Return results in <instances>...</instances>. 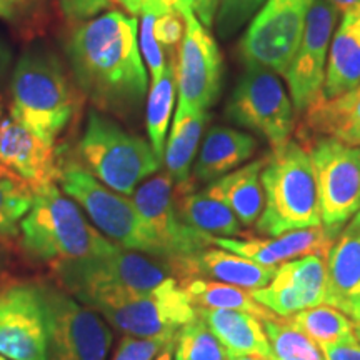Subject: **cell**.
<instances>
[{
  "label": "cell",
  "mask_w": 360,
  "mask_h": 360,
  "mask_svg": "<svg viewBox=\"0 0 360 360\" xmlns=\"http://www.w3.org/2000/svg\"><path fill=\"white\" fill-rule=\"evenodd\" d=\"M72 77L97 110L130 115L142 105L150 77L139 47V20L110 11L82 22L65 40Z\"/></svg>",
  "instance_id": "6da1fadb"
},
{
  "label": "cell",
  "mask_w": 360,
  "mask_h": 360,
  "mask_svg": "<svg viewBox=\"0 0 360 360\" xmlns=\"http://www.w3.org/2000/svg\"><path fill=\"white\" fill-rule=\"evenodd\" d=\"M11 114L53 146L79 107L77 90L62 58L44 44H30L11 75Z\"/></svg>",
  "instance_id": "7a4b0ae2"
},
{
  "label": "cell",
  "mask_w": 360,
  "mask_h": 360,
  "mask_svg": "<svg viewBox=\"0 0 360 360\" xmlns=\"http://www.w3.org/2000/svg\"><path fill=\"white\" fill-rule=\"evenodd\" d=\"M20 236L22 249L30 257L51 265L109 254L119 247L92 227L57 182L34 191L32 205L20 222Z\"/></svg>",
  "instance_id": "3957f363"
},
{
  "label": "cell",
  "mask_w": 360,
  "mask_h": 360,
  "mask_svg": "<svg viewBox=\"0 0 360 360\" xmlns=\"http://www.w3.org/2000/svg\"><path fill=\"white\" fill-rule=\"evenodd\" d=\"M260 182L265 204L257 220L259 233L277 237L322 225L317 180L302 143L289 141L265 155Z\"/></svg>",
  "instance_id": "277c9868"
},
{
  "label": "cell",
  "mask_w": 360,
  "mask_h": 360,
  "mask_svg": "<svg viewBox=\"0 0 360 360\" xmlns=\"http://www.w3.org/2000/svg\"><path fill=\"white\" fill-rule=\"evenodd\" d=\"M52 269L64 290L89 309L125 295L154 290L174 277L165 260L122 247L109 254L57 262Z\"/></svg>",
  "instance_id": "5b68a950"
},
{
  "label": "cell",
  "mask_w": 360,
  "mask_h": 360,
  "mask_svg": "<svg viewBox=\"0 0 360 360\" xmlns=\"http://www.w3.org/2000/svg\"><path fill=\"white\" fill-rule=\"evenodd\" d=\"M79 154L85 170L122 195H134L137 187L159 172L162 165L150 142L97 109L87 114Z\"/></svg>",
  "instance_id": "8992f818"
},
{
  "label": "cell",
  "mask_w": 360,
  "mask_h": 360,
  "mask_svg": "<svg viewBox=\"0 0 360 360\" xmlns=\"http://www.w3.org/2000/svg\"><path fill=\"white\" fill-rule=\"evenodd\" d=\"M57 182L62 192L82 207L97 231L110 238V242L125 250L162 259L159 244L132 200L103 186L75 162L58 165Z\"/></svg>",
  "instance_id": "52a82bcc"
},
{
  "label": "cell",
  "mask_w": 360,
  "mask_h": 360,
  "mask_svg": "<svg viewBox=\"0 0 360 360\" xmlns=\"http://www.w3.org/2000/svg\"><path fill=\"white\" fill-rule=\"evenodd\" d=\"M105 322L125 335L137 339L175 337L197 317L186 287L169 277L154 290L120 297L94 307Z\"/></svg>",
  "instance_id": "ba28073f"
},
{
  "label": "cell",
  "mask_w": 360,
  "mask_h": 360,
  "mask_svg": "<svg viewBox=\"0 0 360 360\" xmlns=\"http://www.w3.org/2000/svg\"><path fill=\"white\" fill-rule=\"evenodd\" d=\"M49 330V360H105L114 334L101 314L60 287L39 285Z\"/></svg>",
  "instance_id": "9c48e42d"
},
{
  "label": "cell",
  "mask_w": 360,
  "mask_h": 360,
  "mask_svg": "<svg viewBox=\"0 0 360 360\" xmlns=\"http://www.w3.org/2000/svg\"><path fill=\"white\" fill-rule=\"evenodd\" d=\"M225 115L231 122L262 135L272 150L285 146L295 127L294 103L277 74L255 65L245 67Z\"/></svg>",
  "instance_id": "30bf717a"
},
{
  "label": "cell",
  "mask_w": 360,
  "mask_h": 360,
  "mask_svg": "<svg viewBox=\"0 0 360 360\" xmlns=\"http://www.w3.org/2000/svg\"><path fill=\"white\" fill-rule=\"evenodd\" d=\"M317 180L322 225L340 232L360 212V147L330 137L300 141Z\"/></svg>",
  "instance_id": "8fae6325"
},
{
  "label": "cell",
  "mask_w": 360,
  "mask_h": 360,
  "mask_svg": "<svg viewBox=\"0 0 360 360\" xmlns=\"http://www.w3.org/2000/svg\"><path fill=\"white\" fill-rule=\"evenodd\" d=\"M312 0H265L240 40V56L247 65L285 74L300 40Z\"/></svg>",
  "instance_id": "7c38bea8"
},
{
  "label": "cell",
  "mask_w": 360,
  "mask_h": 360,
  "mask_svg": "<svg viewBox=\"0 0 360 360\" xmlns=\"http://www.w3.org/2000/svg\"><path fill=\"white\" fill-rule=\"evenodd\" d=\"M175 8L182 13L186 22V34L180 42L175 65L177 105L209 110L220 96L222 53L209 29L200 24L186 4L177 0Z\"/></svg>",
  "instance_id": "4fadbf2b"
},
{
  "label": "cell",
  "mask_w": 360,
  "mask_h": 360,
  "mask_svg": "<svg viewBox=\"0 0 360 360\" xmlns=\"http://www.w3.org/2000/svg\"><path fill=\"white\" fill-rule=\"evenodd\" d=\"M132 202L159 244L165 262L191 257L215 245L214 236L193 229L179 215L174 180L169 174L152 175L142 182L134 192Z\"/></svg>",
  "instance_id": "5bb4252c"
},
{
  "label": "cell",
  "mask_w": 360,
  "mask_h": 360,
  "mask_svg": "<svg viewBox=\"0 0 360 360\" xmlns=\"http://www.w3.org/2000/svg\"><path fill=\"white\" fill-rule=\"evenodd\" d=\"M0 355L8 360H49L47 315L35 283L0 285Z\"/></svg>",
  "instance_id": "9a60e30c"
},
{
  "label": "cell",
  "mask_w": 360,
  "mask_h": 360,
  "mask_svg": "<svg viewBox=\"0 0 360 360\" xmlns=\"http://www.w3.org/2000/svg\"><path fill=\"white\" fill-rule=\"evenodd\" d=\"M339 15L327 0H312L304 37L283 74L297 112H305L322 97L328 51Z\"/></svg>",
  "instance_id": "2e32d148"
},
{
  "label": "cell",
  "mask_w": 360,
  "mask_h": 360,
  "mask_svg": "<svg viewBox=\"0 0 360 360\" xmlns=\"http://www.w3.org/2000/svg\"><path fill=\"white\" fill-rule=\"evenodd\" d=\"M254 299L270 312L290 317L300 310L326 304V259L309 257L289 260L277 269L267 287L252 292Z\"/></svg>",
  "instance_id": "e0dca14e"
},
{
  "label": "cell",
  "mask_w": 360,
  "mask_h": 360,
  "mask_svg": "<svg viewBox=\"0 0 360 360\" xmlns=\"http://www.w3.org/2000/svg\"><path fill=\"white\" fill-rule=\"evenodd\" d=\"M0 167L34 191L57 182L53 146L0 109Z\"/></svg>",
  "instance_id": "ac0fdd59"
},
{
  "label": "cell",
  "mask_w": 360,
  "mask_h": 360,
  "mask_svg": "<svg viewBox=\"0 0 360 360\" xmlns=\"http://www.w3.org/2000/svg\"><path fill=\"white\" fill-rule=\"evenodd\" d=\"M337 236H339L337 231L319 225V227L290 231L270 238L215 237V245L265 267H276L278 264L309 257V255L327 259Z\"/></svg>",
  "instance_id": "d6986e66"
},
{
  "label": "cell",
  "mask_w": 360,
  "mask_h": 360,
  "mask_svg": "<svg viewBox=\"0 0 360 360\" xmlns=\"http://www.w3.org/2000/svg\"><path fill=\"white\" fill-rule=\"evenodd\" d=\"M326 267V304L347 315L360 328V212L335 237Z\"/></svg>",
  "instance_id": "ffe728a7"
},
{
  "label": "cell",
  "mask_w": 360,
  "mask_h": 360,
  "mask_svg": "<svg viewBox=\"0 0 360 360\" xmlns=\"http://www.w3.org/2000/svg\"><path fill=\"white\" fill-rule=\"evenodd\" d=\"M169 265L180 283L191 278H207L231 283L249 292L267 287L277 272V267H265L232 252L212 247L197 252L191 257L175 259Z\"/></svg>",
  "instance_id": "44dd1931"
},
{
  "label": "cell",
  "mask_w": 360,
  "mask_h": 360,
  "mask_svg": "<svg viewBox=\"0 0 360 360\" xmlns=\"http://www.w3.org/2000/svg\"><path fill=\"white\" fill-rule=\"evenodd\" d=\"M297 135L300 141L330 137L360 147V84L335 98H319L304 112Z\"/></svg>",
  "instance_id": "7402d4cb"
},
{
  "label": "cell",
  "mask_w": 360,
  "mask_h": 360,
  "mask_svg": "<svg viewBox=\"0 0 360 360\" xmlns=\"http://www.w3.org/2000/svg\"><path fill=\"white\" fill-rule=\"evenodd\" d=\"M257 150V141L250 134L231 127H212L205 134L191 177L195 184H212L240 167Z\"/></svg>",
  "instance_id": "603a6c76"
},
{
  "label": "cell",
  "mask_w": 360,
  "mask_h": 360,
  "mask_svg": "<svg viewBox=\"0 0 360 360\" xmlns=\"http://www.w3.org/2000/svg\"><path fill=\"white\" fill-rule=\"evenodd\" d=\"M360 84V12L342 15L328 51L322 97L335 98Z\"/></svg>",
  "instance_id": "cb8c5ba5"
},
{
  "label": "cell",
  "mask_w": 360,
  "mask_h": 360,
  "mask_svg": "<svg viewBox=\"0 0 360 360\" xmlns=\"http://www.w3.org/2000/svg\"><path fill=\"white\" fill-rule=\"evenodd\" d=\"M197 315L222 342L231 357L254 355L270 360V344L257 317L240 310L195 309Z\"/></svg>",
  "instance_id": "d4e9b609"
},
{
  "label": "cell",
  "mask_w": 360,
  "mask_h": 360,
  "mask_svg": "<svg viewBox=\"0 0 360 360\" xmlns=\"http://www.w3.org/2000/svg\"><path fill=\"white\" fill-rule=\"evenodd\" d=\"M192 177L187 182L174 184V197L177 212L184 222L192 225L193 229L220 237H240L249 238V233L242 231V225L233 212L224 202L210 195L204 191H193Z\"/></svg>",
  "instance_id": "484cf974"
},
{
  "label": "cell",
  "mask_w": 360,
  "mask_h": 360,
  "mask_svg": "<svg viewBox=\"0 0 360 360\" xmlns=\"http://www.w3.org/2000/svg\"><path fill=\"white\" fill-rule=\"evenodd\" d=\"M265 157L229 172L205 187V192L224 202L242 225L257 224L264 210L265 197L260 174Z\"/></svg>",
  "instance_id": "4316f807"
},
{
  "label": "cell",
  "mask_w": 360,
  "mask_h": 360,
  "mask_svg": "<svg viewBox=\"0 0 360 360\" xmlns=\"http://www.w3.org/2000/svg\"><path fill=\"white\" fill-rule=\"evenodd\" d=\"M207 120H209L207 110L177 105L172 130L164 152L165 167L175 186L191 180L192 165L195 162Z\"/></svg>",
  "instance_id": "83f0119b"
},
{
  "label": "cell",
  "mask_w": 360,
  "mask_h": 360,
  "mask_svg": "<svg viewBox=\"0 0 360 360\" xmlns=\"http://www.w3.org/2000/svg\"><path fill=\"white\" fill-rule=\"evenodd\" d=\"M182 285L186 287L195 309L240 310V312L252 314L262 322L277 317L267 307L259 304L252 292L231 285V283L207 281V278H191V281L182 282Z\"/></svg>",
  "instance_id": "f1b7e54d"
},
{
  "label": "cell",
  "mask_w": 360,
  "mask_h": 360,
  "mask_svg": "<svg viewBox=\"0 0 360 360\" xmlns=\"http://www.w3.org/2000/svg\"><path fill=\"white\" fill-rule=\"evenodd\" d=\"M177 82H175V65L167 64L159 77L150 80V89L147 92V134L148 142L154 148L155 155L164 160L165 143L170 124V115L174 110Z\"/></svg>",
  "instance_id": "f546056e"
},
{
  "label": "cell",
  "mask_w": 360,
  "mask_h": 360,
  "mask_svg": "<svg viewBox=\"0 0 360 360\" xmlns=\"http://www.w3.org/2000/svg\"><path fill=\"white\" fill-rule=\"evenodd\" d=\"M292 321L319 347L330 345L344 337L357 334V323L334 307H310L290 315Z\"/></svg>",
  "instance_id": "4dcf8cb0"
},
{
  "label": "cell",
  "mask_w": 360,
  "mask_h": 360,
  "mask_svg": "<svg viewBox=\"0 0 360 360\" xmlns=\"http://www.w3.org/2000/svg\"><path fill=\"white\" fill-rule=\"evenodd\" d=\"M172 354L174 360H231L222 342L199 315L177 332Z\"/></svg>",
  "instance_id": "1f68e13d"
},
{
  "label": "cell",
  "mask_w": 360,
  "mask_h": 360,
  "mask_svg": "<svg viewBox=\"0 0 360 360\" xmlns=\"http://www.w3.org/2000/svg\"><path fill=\"white\" fill-rule=\"evenodd\" d=\"M264 328L270 344V360L322 355L319 345L295 326L292 317L277 315L276 319L264 321Z\"/></svg>",
  "instance_id": "d6a6232c"
},
{
  "label": "cell",
  "mask_w": 360,
  "mask_h": 360,
  "mask_svg": "<svg viewBox=\"0 0 360 360\" xmlns=\"http://www.w3.org/2000/svg\"><path fill=\"white\" fill-rule=\"evenodd\" d=\"M52 0H0V20L20 37L32 40L51 19Z\"/></svg>",
  "instance_id": "836d02e7"
},
{
  "label": "cell",
  "mask_w": 360,
  "mask_h": 360,
  "mask_svg": "<svg viewBox=\"0 0 360 360\" xmlns=\"http://www.w3.org/2000/svg\"><path fill=\"white\" fill-rule=\"evenodd\" d=\"M34 200L32 188L17 177H0V238L19 236L20 222Z\"/></svg>",
  "instance_id": "e575fe53"
},
{
  "label": "cell",
  "mask_w": 360,
  "mask_h": 360,
  "mask_svg": "<svg viewBox=\"0 0 360 360\" xmlns=\"http://www.w3.org/2000/svg\"><path fill=\"white\" fill-rule=\"evenodd\" d=\"M265 0H219L215 29L220 39H229L260 11Z\"/></svg>",
  "instance_id": "d590c367"
},
{
  "label": "cell",
  "mask_w": 360,
  "mask_h": 360,
  "mask_svg": "<svg viewBox=\"0 0 360 360\" xmlns=\"http://www.w3.org/2000/svg\"><path fill=\"white\" fill-rule=\"evenodd\" d=\"M160 13L164 12L147 11L142 13L141 22H139V47H141L143 62H146L148 69V77H150V80L159 77L165 67H167L164 49H162V45L155 39L154 34L155 20Z\"/></svg>",
  "instance_id": "8d00e7d4"
},
{
  "label": "cell",
  "mask_w": 360,
  "mask_h": 360,
  "mask_svg": "<svg viewBox=\"0 0 360 360\" xmlns=\"http://www.w3.org/2000/svg\"><path fill=\"white\" fill-rule=\"evenodd\" d=\"M174 339L175 337L137 339V337L124 335L112 360H154L162 350L174 344Z\"/></svg>",
  "instance_id": "74e56055"
},
{
  "label": "cell",
  "mask_w": 360,
  "mask_h": 360,
  "mask_svg": "<svg viewBox=\"0 0 360 360\" xmlns=\"http://www.w3.org/2000/svg\"><path fill=\"white\" fill-rule=\"evenodd\" d=\"M154 34L162 47H177L186 34V22H184L182 13L177 8L160 13L155 20Z\"/></svg>",
  "instance_id": "f35d334b"
},
{
  "label": "cell",
  "mask_w": 360,
  "mask_h": 360,
  "mask_svg": "<svg viewBox=\"0 0 360 360\" xmlns=\"http://www.w3.org/2000/svg\"><path fill=\"white\" fill-rule=\"evenodd\" d=\"M112 4V0H58V8L72 24H82L101 15Z\"/></svg>",
  "instance_id": "ab89813d"
},
{
  "label": "cell",
  "mask_w": 360,
  "mask_h": 360,
  "mask_svg": "<svg viewBox=\"0 0 360 360\" xmlns=\"http://www.w3.org/2000/svg\"><path fill=\"white\" fill-rule=\"evenodd\" d=\"M321 349L326 360H360V339L357 334L344 337Z\"/></svg>",
  "instance_id": "60d3db41"
},
{
  "label": "cell",
  "mask_w": 360,
  "mask_h": 360,
  "mask_svg": "<svg viewBox=\"0 0 360 360\" xmlns=\"http://www.w3.org/2000/svg\"><path fill=\"white\" fill-rule=\"evenodd\" d=\"M112 2L122 8V12L137 17L147 11H172V8H175V2L177 0H112Z\"/></svg>",
  "instance_id": "b9f144b4"
},
{
  "label": "cell",
  "mask_w": 360,
  "mask_h": 360,
  "mask_svg": "<svg viewBox=\"0 0 360 360\" xmlns=\"http://www.w3.org/2000/svg\"><path fill=\"white\" fill-rule=\"evenodd\" d=\"M180 2L186 4L195 13L202 25H205L207 29H212L215 15H217L219 0H180Z\"/></svg>",
  "instance_id": "7bdbcfd3"
},
{
  "label": "cell",
  "mask_w": 360,
  "mask_h": 360,
  "mask_svg": "<svg viewBox=\"0 0 360 360\" xmlns=\"http://www.w3.org/2000/svg\"><path fill=\"white\" fill-rule=\"evenodd\" d=\"M12 60H13L12 49L8 47V44L6 42V40L0 37V87H2L4 80L7 79L8 72H11Z\"/></svg>",
  "instance_id": "ee69618b"
},
{
  "label": "cell",
  "mask_w": 360,
  "mask_h": 360,
  "mask_svg": "<svg viewBox=\"0 0 360 360\" xmlns=\"http://www.w3.org/2000/svg\"><path fill=\"white\" fill-rule=\"evenodd\" d=\"M337 12L345 15V13L360 12V0H327Z\"/></svg>",
  "instance_id": "f6af8a7d"
},
{
  "label": "cell",
  "mask_w": 360,
  "mask_h": 360,
  "mask_svg": "<svg viewBox=\"0 0 360 360\" xmlns=\"http://www.w3.org/2000/svg\"><path fill=\"white\" fill-rule=\"evenodd\" d=\"M6 265H7V250L6 247L0 244V281H2L4 272H6Z\"/></svg>",
  "instance_id": "bcb514c9"
},
{
  "label": "cell",
  "mask_w": 360,
  "mask_h": 360,
  "mask_svg": "<svg viewBox=\"0 0 360 360\" xmlns=\"http://www.w3.org/2000/svg\"><path fill=\"white\" fill-rule=\"evenodd\" d=\"M172 345H169V347H165L164 350H162V352L157 355L154 360H172Z\"/></svg>",
  "instance_id": "7dc6e473"
},
{
  "label": "cell",
  "mask_w": 360,
  "mask_h": 360,
  "mask_svg": "<svg viewBox=\"0 0 360 360\" xmlns=\"http://www.w3.org/2000/svg\"><path fill=\"white\" fill-rule=\"evenodd\" d=\"M281 360H326L322 355H315V357H290V359H281Z\"/></svg>",
  "instance_id": "c3c4849f"
},
{
  "label": "cell",
  "mask_w": 360,
  "mask_h": 360,
  "mask_svg": "<svg viewBox=\"0 0 360 360\" xmlns=\"http://www.w3.org/2000/svg\"><path fill=\"white\" fill-rule=\"evenodd\" d=\"M231 360H269V359L254 357V355H240V357H231Z\"/></svg>",
  "instance_id": "681fc988"
},
{
  "label": "cell",
  "mask_w": 360,
  "mask_h": 360,
  "mask_svg": "<svg viewBox=\"0 0 360 360\" xmlns=\"http://www.w3.org/2000/svg\"><path fill=\"white\" fill-rule=\"evenodd\" d=\"M7 175H11V174H7L6 170H4L2 167H0V177H7ZM11 177H13V175H11Z\"/></svg>",
  "instance_id": "f907efd6"
},
{
  "label": "cell",
  "mask_w": 360,
  "mask_h": 360,
  "mask_svg": "<svg viewBox=\"0 0 360 360\" xmlns=\"http://www.w3.org/2000/svg\"><path fill=\"white\" fill-rule=\"evenodd\" d=\"M0 360H8L7 357H4V355H0Z\"/></svg>",
  "instance_id": "816d5d0a"
},
{
  "label": "cell",
  "mask_w": 360,
  "mask_h": 360,
  "mask_svg": "<svg viewBox=\"0 0 360 360\" xmlns=\"http://www.w3.org/2000/svg\"><path fill=\"white\" fill-rule=\"evenodd\" d=\"M357 335H359V339H360V328H357Z\"/></svg>",
  "instance_id": "f5cc1de1"
}]
</instances>
